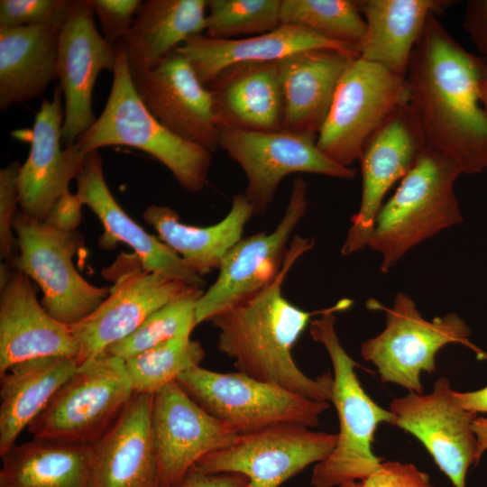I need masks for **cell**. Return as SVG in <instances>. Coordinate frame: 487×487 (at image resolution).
<instances>
[{
	"mask_svg": "<svg viewBox=\"0 0 487 487\" xmlns=\"http://www.w3.org/2000/svg\"><path fill=\"white\" fill-rule=\"evenodd\" d=\"M0 279V376L31 359H78L79 348L69 326L39 303L30 278L2 263Z\"/></svg>",
	"mask_w": 487,
	"mask_h": 487,
	"instance_id": "ffe728a7",
	"label": "cell"
},
{
	"mask_svg": "<svg viewBox=\"0 0 487 487\" xmlns=\"http://www.w3.org/2000/svg\"><path fill=\"white\" fill-rule=\"evenodd\" d=\"M315 244L295 234L283 266L267 287L214 317L217 348L239 372L307 398L330 402L333 374L310 378L297 365L292 349L311 317L326 309L305 311L282 295V284L296 262Z\"/></svg>",
	"mask_w": 487,
	"mask_h": 487,
	"instance_id": "7a4b0ae2",
	"label": "cell"
},
{
	"mask_svg": "<svg viewBox=\"0 0 487 487\" xmlns=\"http://www.w3.org/2000/svg\"><path fill=\"white\" fill-rule=\"evenodd\" d=\"M357 57L337 50L314 49L279 60L281 130L317 134L343 74Z\"/></svg>",
	"mask_w": 487,
	"mask_h": 487,
	"instance_id": "cb8c5ba5",
	"label": "cell"
},
{
	"mask_svg": "<svg viewBox=\"0 0 487 487\" xmlns=\"http://www.w3.org/2000/svg\"><path fill=\"white\" fill-rule=\"evenodd\" d=\"M207 413L239 435L293 424L314 428L329 402L315 400L242 372H218L196 366L177 379Z\"/></svg>",
	"mask_w": 487,
	"mask_h": 487,
	"instance_id": "8992f818",
	"label": "cell"
},
{
	"mask_svg": "<svg viewBox=\"0 0 487 487\" xmlns=\"http://www.w3.org/2000/svg\"><path fill=\"white\" fill-rule=\"evenodd\" d=\"M13 229L19 254L10 262L40 286L42 307L58 321L74 325L91 314L109 295L110 289L87 281L77 271L73 257L81 236L77 231L55 229L21 210Z\"/></svg>",
	"mask_w": 487,
	"mask_h": 487,
	"instance_id": "30bf717a",
	"label": "cell"
},
{
	"mask_svg": "<svg viewBox=\"0 0 487 487\" xmlns=\"http://www.w3.org/2000/svg\"><path fill=\"white\" fill-rule=\"evenodd\" d=\"M82 206L78 196L69 191L55 202L42 222L60 231H76L82 218Z\"/></svg>",
	"mask_w": 487,
	"mask_h": 487,
	"instance_id": "b9f144b4",
	"label": "cell"
},
{
	"mask_svg": "<svg viewBox=\"0 0 487 487\" xmlns=\"http://www.w3.org/2000/svg\"><path fill=\"white\" fill-rule=\"evenodd\" d=\"M409 104L406 78L357 57L337 85L317 145L336 164L352 168L367 140Z\"/></svg>",
	"mask_w": 487,
	"mask_h": 487,
	"instance_id": "52a82bcc",
	"label": "cell"
},
{
	"mask_svg": "<svg viewBox=\"0 0 487 487\" xmlns=\"http://www.w3.org/2000/svg\"><path fill=\"white\" fill-rule=\"evenodd\" d=\"M281 0H207V32L212 39L226 40L260 35L278 28Z\"/></svg>",
	"mask_w": 487,
	"mask_h": 487,
	"instance_id": "d590c367",
	"label": "cell"
},
{
	"mask_svg": "<svg viewBox=\"0 0 487 487\" xmlns=\"http://www.w3.org/2000/svg\"><path fill=\"white\" fill-rule=\"evenodd\" d=\"M337 434L293 424L240 435L231 446L202 457L194 469L203 473L245 475L249 487H280L313 464L325 460Z\"/></svg>",
	"mask_w": 487,
	"mask_h": 487,
	"instance_id": "4fadbf2b",
	"label": "cell"
},
{
	"mask_svg": "<svg viewBox=\"0 0 487 487\" xmlns=\"http://www.w3.org/2000/svg\"><path fill=\"white\" fill-rule=\"evenodd\" d=\"M132 78L140 98L164 127L212 152L216 150L212 93L184 55L175 50L154 68L132 73Z\"/></svg>",
	"mask_w": 487,
	"mask_h": 487,
	"instance_id": "ac0fdd59",
	"label": "cell"
},
{
	"mask_svg": "<svg viewBox=\"0 0 487 487\" xmlns=\"http://www.w3.org/2000/svg\"><path fill=\"white\" fill-rule=\"evenodd\" d=\"M455 2L450 0H360L366 29L359 57L406 78L412 52L428 18Z\"/></svg>",
	"mask_w": 487,
	"mask_h": 487,
	"instance_id": "4316f807",
	"label": "cell"
},
{
	"mask_svg": "<svg viewBox=\"0 0 487 487\" xmlns=\"http://www.w3.org/2000/svg\"><path fill=\"white\" fill-rule=\"evenodd\" d=\"M476 437V460L477 463L482 455L487 451V418L476 417L472 424Z\"/></svg>",
	"mask_w": 487,
	"mask_h": 487,
	"instance_id": "f6af8a7d",
	"label": "cell"
},
{
	"mask_svg": "<svg viewBox=\"0 0 487 487\" xmlns=\"http://www.w3.org/2000/svg\"><path fill=\"white\" fill-rule=\"evenodd\" d=\"M117 44L105 108L76 142L86 153L113 145L141 150L166 166L183 188L201 191L207 183L213 152L177 136L153 116L135 90L124 44Z\"/></svg>",
	"mask_w": 487,
	"mask_h": 487,
	"instance_id": "277c9868",
	"label": "cell"
},
{
	"mask_svg": "<svg viewBox=\"0 0 487 487\" xmlns=\"http://www.w3.org/2000/svg\"><path fill=\"white\" fill-rule=\"evenodd\" d=\"M207 29V0H147L122 41L131 73L151 69Z\"/></svg>",
	"mask_w": 487,
	"mask_h": 487,
	"instance_id": "f546056e",
	"label": "cell"
},
{
	"mask_svg": "<svg viewBox=\"0 0 487 487\" xmlns=\"http://www.w3.org/2000/svg\"><path fill=\"white\" fill-rule=\"evenodd\" d=\"M77 195L102 223L104 239L119 241L134 250L142 269L186 284L203 288L205 281L166 244L148 234L118 204L105 179L103 161L96 151L88 152L76 178Z\"/></svg>",
	"mask_w": 487,
	"mask_h": 487,
	"instance_id": "603a6c76",
	"label": "cell"
},
{
	"mask_svg": "<svg viewBox=\"0 0 487 487\" xmlns=\"http://www.w3.org/2000/svg\"><path fill=\"white\" fill-rule=\"evenodd\" d=\"M76 0H1L0 27L51 25L61 28Z\"/></svg>",
	"mask_w": 487,
	"mask_h": 487,
	"instance_id": "8d00e7d4",
	"label": "cell"
},
{
	"mask_svg": "<svg viewBox=\"0 0 487 487\" xmlns=\"http://www.w3.org/2000/svg\"><path fill=\"white\" fill-rule=\"evenodd\" d=\"M308 184L295 179L286 210L270 233L242 238L225 254L215 282L197 303V323L214 317L270 285L279 275L293 234L306 214Z\"/></svg>",
	"mask_w": 487,
	"mask_h": 487,
	"instance_id": "7c38bea8",
	"label": "cell"
},
{
	"mask_svg": "<svg viewBox=\"0 0 487 487\" xmlns=\"http://www.w3.org/2000/svg\"><path fill=\"white\" fill-rule=\"evenodd\" d=\"M203 289L192 287L152 313L134 332L104 353L126 360L176 337L190 336L197 323V303Z\"/></svg>",
	"mask_w": 487,
	"mask_h": 487,
	"instance_id": "e575fe53",
	"label": "cell"
},
{
	"mask_svg": "<svg viewBox=\"0 0 487 487\" xmlns=\"http://www.w3.org/2000/svg\"><path fill=\"white\" fill-rule=\"evenodd\" d=\"M192 288L139 267L121 274L109 295L87 317L69 326L79 365L134 332L152 313Z\"/></svg>",
	"mask_w": 487,
	"mask_h": 487,
	"instance_id": "d6986e66",
	"label": "cell"
},
{
	"mask_svg": "<svg viewBox=\"0 0 487 487\" xmlns=\"http://www.w3.org/2000/svg\"><path fill=\"white\" fill-rule=\"evenodd\" d=\"M62 97L56 86L51 100L42 101L34 118L29 155L18 173L21 211L41 222L69 191V183L78 175L87 154L77 142L61 149Z\"/></svg>",
	"mask_w": 487,
	"mask_h": 487,
	"instance_id": "44dd1931",
	"label": "cell"
},
{
	"mask_svg": "<svg viewBox=\"0 0 487 487\" xmlns=\"http://www.w3.org/2000/svg\"><path fill=\"white\" fill-rule=\"evenodd\" d=\"M317 134L248 131L218 124V147L244 170L245 197L254 215H264L282 179L291 173H312L352 179L356 170L340 166L317 145Z\"/></svg>",
	"mask_w": 487,
	"mask_h": 487,
	"instance_id": "8fae6325",
	"label": "cell"
},
{
	"mask_svg": "<svg viewBox=\"0 0 487 487\" xmlns=\"http://www.w3.org/2000/svg\"><path fill=\"white\" fill-rule=\"evenodd\" d=\"M379 307L386 314L385 328L362 344L361 355L376 366L382 382L423 394L421 372L436 371V355L449 344L464 345L483 357L485 352L470 341V327L455 313L427 320L404 292L397 293L391 308Z\"/></svg>",
	"mask_w": 487,
	"mask_h": 487,
	"instance_id": "9c48e42d",
	"label": "cell"
},
{
	"mask_svg": "<svg viewBox=\"0 0 487 487\" xmlns=\"http://www.w3.org/2000/svg\"><path fill=\"white\" fill-rule=\"evenodd\" d=\"M487 60L460 45L431 15L409 60V106L427 148L453 161L463 174L487 170V114L480 89Z\"/></svg>",
	"mask_w": 487,
	"mask_h": 487,
	"instance_id": "6da1fadb",
	"label": "cell"
},
{
	"mask_svg": "<svg viewBox=\"0 0 487 487\" xmlns=\"http://www.w3.org/2000/svg\"><path fill=\"white\" fill-rule=\"evenodd\" d=\"M480 96L482 106L487 114V78L482 81L481 85Z\"/></svg>",
	"mask_w": 487,
	"mask_h": 487,
	"instance_id": "bcb514c9",
	"label": "cell"
},
{
	"mask_svg": "<svg viewBox=\"0 0 487 487\" xmlns=\"http://www.w3.org/2000/svg\"><path fill=\"white\" fill-rule=\"evenodd\" d=\"M124 360L103 353L81 363L28 427L33 437L91 445L133 395Z\"/></svg>",
	"mask_w": 487,
	"mask_h": 487,
	"instance_id": "ba28073f",
	"label": "cell"
},
{
	"mask_svg": "<svg viewBox=\"0 0 487 487\" xmlns=\"http://www.w3.org/2000/svg\"><path fill=\"white\" fill-rule=\"evenodd\" d=\"M449 158L427 148L381 207L368 246L390 271L409 250L463 221L455 193L462 175Z\"/></svg>",
	"mask_w": 487,
	"mask_h": 487,
	"instance_id": "5b68a950",
	"label": "cell"
},
{
	"mask_svg": "<svg viewBox=\"0 0 487 487\" xmlns=\"http://www.w3.org/2000/svg\"><path fill=\"white\" fill-rule=\"evenodd\" d=\"M152 426L159 487H179L202 457L231 446L240 436L201 408L178 381L154 394Z\"/></svg>",
	"mask_w": 487,
	"mask_h": 487,
	"instance_id": "2e32d148",
	"label": "cell"
},
{
	"mask_svg": "<svg viewBox=\"0 0 487 487\" xmlns=\"http://www.w3.org/2000/svg\"><path fill=\"white\" fill-rule=\"evenodd\" d=\"M280 23L305 27L357 51L366 29L357 1L352 0H281Z\"/></svg>",
	"mask_w": 487,
	"mask_h": 487,
	"instance_id": "836d02e7",
	"label": "cell"
},
{
	"mask_svg": "<svg viewBox=\"0 0 487 487\" xmlns=\"http://www.w3.org/2000/svg\"><path fill=\"white\" fill-rule=\"evenodd\" d=\"M427 144L409 104L393 114L365 142L358 159L362 197L342 246L351 255L368 246L384 198L409 173Z\"/></svg>",
	"mask_w": 487,
	"mask_h": 487,
	"instance_id": "5bb4252c",
	"label": "cell"
},
{
	"mask_svg": "<svg viewBox=\"0 0 487 487\" xmlns=\"http://www.w3.org/2000/svg\"><path fill=\"white\" fill-rule=\"evenodd\" d=\"M179 487H249V480L241 473L208 474L192 468Z\"/></svg>",
	"mask_w": 487,
	"mask_h": 487,
	"instance_id": "7bdbcfd3",
	"label": "cell"
},
{
	"mask_svg": "<svg viewBox=\"0 0 487 487\" xmlns=\"http://www.w3.org/2000/svg\"><path fill=\"white\" fill-rule=\"evenodd\" d=\"M482 359L487 360V353H484ZM454 397L464 409L475 414H487V386L473 391H454Z\"/></svg>",
	"mask_w": 487,
	"mask_h": 487,
	"instance_id": "ee69618b",
	"label": "cell"
},
{
	"mask_svg": "<svg viewBox=\"0 0 487 487\" xmlns=\"http://www.w3.org/2000/svg\"><path fill=\"white\" fill-rule=\"evenodd\" d=\"M76 357L48 356L13 365L1 375L0 455L78 370Z\"/></svg>",
	"mask_w": 487,
	"mask_h": 487,
	"instance_id": "4dcf8cb0",
	"label": "cell"
},
{
	"mask_svg": "<svg viewBox=\"0 0 487 487\" xmlns=\"http://www.w3.org/2000/svg\"><path fill=\"white\" fill-rule=\"evenodd\" d=\"M338 487H367L363 481L348 482L339 485Z\"/></svg>",
	"mask_w": 487,
	"mask_h": 487,
	"instance_id": "7dc6e473",
	"label": "cell"
},
{
	"mask_svg": "<svg viewBox=\"0 0 487 487\" xmlns=\"http://www.w3.org/2000/svg\"><path fill=\"white\" fill-rule=\"evenodd\" d=\"M367 487H433L427 473L399 461L381 462L366 480Z\"/></svg>",
	"mask_w": 487,
	"mask_h": 487,
	"instance_id": "ab89813d",
	"label": "cell"
},
{
	"mask_svg": "<svg viewBox=\"0 0 487 487\" xmlns=\"http://www.w3.org/2000/svg\"><path fill=\"white\" fill-rule=\"evenodd\" d=\"M462 24L477 51L487 60V0L467 1Z\"/></svg>",
	"mask_w": 487,
	"mask_h": 487,
	"instance_id": "60d3db41",
	"label": "cell"
},
{
	"mask_svg": "<svg viewBox=\"0 0 487 487\" xmlns=\"http://www.w3.org/2000/svg\"><path fill=\"white\" fill-rule=\"evenodd\" d=\"M254 215L244 193L233 197L231 208L219 222L197 226L180 222L179 214L167 206L152 205L143 212L161 241L199 276L218 269L228 251L243 238L247 222Z\"/></svg>",
	"mask_w": 487,
	"mask_h": 487,
	"instance_id": "83f0119b",
	"label": "cell"
},
{
	"mask_svg": "<svg viewBox=\"0 0 487 487\" xmlns=\"http://www.w3.org/2000/svg\"><path fill=\"white\" fill-rule=\"evenodd\" d=\"M99 19L104 38L113 44L130 32L140 0H87Z\"/></svg>",
	"mask_w": 487,
	"mask_h": 487,
	"instance_id": "f35d334b",
	"label": "cell"
},
{
	"mask_svg": "<svg viewBox=\"0 0 487 487\" xmlns=\"http://www.w3.org/2000/svg\"><path fill=\"white\" fill-rule=\"evenodd\" d=\"M154 395L133 393L92 447V487H159L152 411Z\"/></svg>",
	"mask_w": 487,
	"mask_h": 487,
	"instance_id": "7402d4cb",
	"label": "cell"
},
{
	"mask_svg": "<svg viewBox=\"0 0 487 487\" xmlns=\"http://www.w3.org/2000/svg\"><path fill=\"white\" fill-rule=\"evenodd\" d=\"M0 456V487H92L91 445L33 437Z\"/></svg>",
	"mask_w": 487,
	"mask_h": 487,
	"instance_id": "1f68e13d",
	"label": "cell"
},
{
	"mask_svg": "<svg viewBox=\"0 0 487 487\" xmlns=\"http://www.w3.org/2000/svg\"><path fill=\"white\" fill-rule=\"evenodd\" d=\"M206 355L201 344L190 336L176 337L124 360L133 391L154 395L177 381L180 374L199 366Z\"/></svg>",
	"mask_w": 487,
	"mask_h": 487,
	"instance_id": "d6a6232c",
	"label": "cell"
},
{
	"mask_svg": "<svg viewBox=\"0 0 487 487\" xmlns=\"http://www.w3.org/2000/svg\"><path fill=\"white\" fill-rule=\"evenodd\" d=\"M348 299L326 308L319 318L311 320L309 333L326 348L333 366L330 402L335 406L339 432L331 454L316 464L310 483L313 487H338L366 480L381 464L372 450L375 431L381 423L392 422V414L365 392L354 372L357 363L340 343L335 314L351 307Z\"/></svg>",
	"mask_w": 487,
	"mask_h": 487,
	"instance_id": "3957f363",
	"label": "cell"
},
{
	"mask_svg": "<svg viewBox=\"0 0 487 487\" xmlns=\"http://www.w3.org/2000/svg\"><path fill=\"white\" fill-rule=\"evenodd\" d=\"M118 44L97 31L94 10L87 0H76L59 36L57 78L64 98L61 142L74 144L96 122L92 94L102 70L113 71Z\"/></svg>",
	"mask_w": 487,
	"mask_h": 487,
	"instance_id": "e0dca14e",
	"label": "cell"
},
{
	"mask_svg": "<svg viewBox=\"0 0 487 487\" xmlns=\"http://www.w3.org/2000/svg\"><path fill=\"white\" fill-rule=\"evenodd\" d=\"M389 410L391 425L422 443L453 487H465L468 469L477 464L472 427L477 414L459 405L449 380L438 379L428 394L409 391L393 399Z\"/></svg>",
	"mask_w": 487,
	"mask_h": 487,
	"instance_id": "9a60e30c",
	"label": "cell"
},
{
	"mask_svg": "<svg viewBox=\"0 0 487 487\" xmlns=\"http://www.w3.org/2000/svg\"><path fill=\"white\" fill-rule=\"evenodd\" d=\"M330 49L358 54L355 48L333 41L302 26L280 24L271 32L243 39H212L197 35L176 51L189 61L206 87L225 69L244 63L279 61L293 53Z\"/></svg>",
	"mask_w": 487,
	"mask_h": 487,
	"instance_id": "d4e9b609",
	"label": "cell"
},
{
	"mask_svg": "<svg viewBox=\"0 0 487 487\" xmlns=\"http://www.w3.org/2000/svg\"><path fill=\"white\" fill-rule=\"evenodd\" d=\"M60 27H0V109L41 96L57 78Z\"/></svg>",
	"mask_w": 487,
	"mask_h": 487,
	"instance_id": "f1b7e54d",
	"label": "cell"
},
{
	"mask_svg": "<svg viewBox=\"0 0 487 487\" xmlns=\"http://www.w3.org/2000/svg\"><path fill=\"white\" fill-rule=\"evenodd\" d=\"M21 165L17 161L10 162L0 170V256L10 262L15 243L13 222L17 213L18 173Z\"/></svg>",
	"mask_w": 487,
	"mask_h": 487,
	"instance_id": "74e56055",
	"label": "cell"
},
{
	"mask_svg": "<svg viewBox=\"0 0 487 487\" xmlns=\"http://www.w3.org/2000/svg\"><path fill=\"white\" fill-rule=\"evenodd\" d=\"M207 87L218 124L243 130H281L283 100L278 61L244 63L222 71Z\"/></svg>",
	"mask_w": 487,
	"mask_h": 487,
	"instance_id": "484cf974",
	"label": "cell"
}]
</instances>
